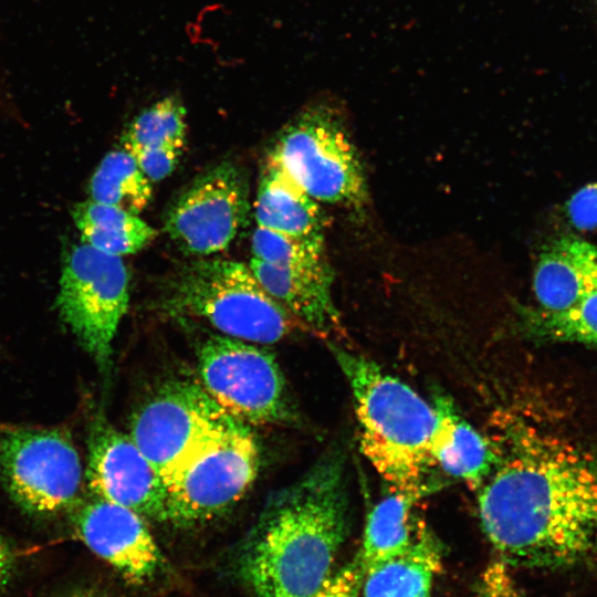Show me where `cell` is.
I'll return each instance as SVG.
<instances>
[{
    "label": "cell",
    "instance_id": "cell-26",
    "mask_svg": "<svg viewBox=\"0 0 597 597\" xmlns=\"http://www.w3.org/2000/svg\"><path fill=\"white\" fill-rule=\"evenodd\" d=\"M566 214L578 230L597 229V181L582 187L568 199Z\"/></svg>",
    "mask_w": 597,
    "mask_h": 597
},
{
    "label": "cell",
    "instance_id": "cell-16",
    "mask_svg": "<svg viewBox=\"0 0 597 597\" xmlns=\"http://www.w3.org/2000/svg\"><path fill=\"white\" fill-rule=\"evenodd\" d=\"M436 423L431 457L439 471L478 490L491 473L496 452L492 441L479 433L459 412L451 398L433 395Z\"/></svg>",
    "mask_w": 597,
    "mask_h": 597
},
{
    "label": "cell",
    "instance_id": "cell-13",
    "mask_svg": "<svg viewBox=\"0 0 597 597\" xmlns=\"http://www.w3.org/2000/svg\"><path fill=\"white\" fill-rule=\"evenodd\" d=\"M77 537L126 582L143 585L164 565V556L145 517L137 512L91 495L74 507Z\"/></svg>",
    "mask_w": 597,
    "mask_h": 597
},
{
    "label": "cell",
    "instance_id": "cell-23",
    "mask_svg": "<svg viewBox=\"0 0 597 597\" xmlns=\"http://www.w3.org/2000/svg\"><path fill=\"white\" fill-rule=\"evenodd\" d=\"M187 109L177 95H167L137 114L124 132L123 148L134 154L159 146L184 148Z\"/></svg>",
    "mask_w": 597,
    "mask_h": 597
},
{
    "label": "cell",
    "instance_id": "cell-3",
    "mask_svg": "<svg viewBox=\"0 0 597 597\" xmlns=\"http://www.w3.org/2000/svg\"><path fill=\"white\" fill-rule=\"evenodd\" d=\"M331 345L353 394L360 451L390 492L421 499L442 486L431 457L433 406L373 360Z\"/></svg>",
    "mask_w": 597,
    "mask_h": 597
},
{
    "label": "cell",
    "instance_id": "cell-10",
    "mask_svg": "<svg viewBox=\"0 0 597 597\" xmlns=\"http://www.w3.org/2000/svg\"><path fill=\"white\" fill-rule=\"evenodd\" d=\"M237 420L198 381L163 384L134 413L129 436L166 480L200 446Z\"/></svg>",
    "mask_w": 597,
    "mask_h": 597
},
{
    "label": "cell",
    "instance_id": "cell-25",
    "mask_svg": "<svg viewBox=\"0 0 597 597\" xmlns=\"http://www.w3.org/2000/svg\"><path fill=\"white\" fill-rule=\"evenodd\" d=\"M184 148L176 146H159L138 150L132 154L142 171L151 181H160L168 177L177 167Z\"/></svg>",
    "mask_w": 597,
    "mask_h": 597
},
{
    "label": "cell",
    "instance_id": "cell-14",
    "mask_svg": "<svg viewBox=\"0 0 597 597\" xmlns=\"http://www.w3.org/2000/svg\"><path fill=\"white\" fill-rule=\"evenodd\" d=\"M250 269L263 289L301 325L320 334L339 326L332 297L334 273L328 260L311 265H274L256 259Z\"/></svg>",
    "mask_w": 597,
    "mask_h": 597
},
{
    "label": "cell",
    "instance_id": "cell-17",
    "mask_svg": "<svg viewBox=\"0 0 597 597\" xmlns=\"http://www.w3.org/2000/svg\"><path fill=\"white\" fill-rule=\"evenodd\" d=\"M254 216L258 227L324 242L325 218L320 205L270 157L261 172Z\"/></svg>",
    "mask_w": 597,
    "mask_h": 597
},
{
    "label": "cell",
    "instance_id": "cell-18",
    "mask_svg": "<svg viewBox=\"0 0 597 597\" xmlns=\"http://www.w3.org/2000/svg\"><path fill=\"white\" fill-rule=\"evenodd\" d=\"M440 564L438 542L422 530L407 552L364 573L362 597H431Z\"/></svg>",
    "mask_w": 597,
    "mask_h": 597
},
{
    "label": "cell",
    "instance_id": "cell-1",
    "mask_svg": "<svg viewBox=\"0 0 597 597\" xmlns=\"http://www.w3.org/2000/svg\"><path fill=\"white\" fill-rule=\"evenodd\" d=\"M492 443L496 461L476 490L478 511L501 558L549 570L597 563V452L520 417Z\"/></svg>",
    "mask_w": 597,
    "mask_h": 597
},
{
    "label": "cell",
    "instance_id": "cell-9",
    "mask_svg": "<svg viewBox=\"0 0 597 597\" xmlns=\"http://www.w3.org/2000/svg\"><path fill=\"white\" fill-rule=\"evenodd\" d=\"M197 367L202 387L237 420L274 425L292 417L284 376L266 348L211 335L197 350Z\"/></svg>",
    "mask_w": 597,
    "mask_h": 597
},
{
    "label": "cell",
    "instance_id": "cell-22",
    "mask_svg": "<svg viewBox=\"0 0 597 597\" xmlns=\"http://www.w3.org/2000/svg\"><path fill=\"white\" fill-rule=\"evenodd\" d=\"M519 326L524 335L540 342L577 343L597 348V294L559 312L522 310Z\"/></svg>",
    "mask_w": 597,
    "mask_h": 597
},
{
    "label": "cell",
    "instance_id": "cell-27",
    "mask_svg": "<svg viewBox=\"0 0 597 597\" xmlns=\"http://www.w3.org/2000/svg\"><path fill=\"white\" fill-rule=\"evenodd\" d=\"M363 576L360 567L354 562L331 575L313 597H359Z\"/></svg>",
    "mask_w": 597,
    "mask_h": 597
},
{
    "label": "cell",
    "instance_id": "cell-6",
    "mask_svg": "<svg viewBox=\"0 0 597 597\" xmlns=\"http://www.w3.org/2000/svg\"><path fill=\"white\" fill-rule=\"evenodd\" d=\"M259 465L255 436L248 425L234 420L168 476L165 522L190 527L220 516L243 498Z\"/></svg>",
    "mask_w": 597,
    "mask_h": 597
},
{
    "label": "cell",
    "instance_id": "cell-12",
    "mask_svg": "<svg viewBox=\"0 0 597 597\" xmlns=\"http://www.w3.org/2000/svg\"><path fill=\"white\" fill-rule=\"evenodd\" d=\"M84 478L91 495L165 522V480L130 436L102 417L90 428Z\"/></svg>",
    "mask_w": 597,
    "mask_h": 597
},
{
    "label": "cell",
    "instance_id": "cell-11",
    "mask_svg": "<svg viewBox=\"0 0 597 597\" xmlns=\"http://www.w3.org/2000/svg\"><path fill=\"white\" fill-rule=\"evenodd\" d=\"M249 178L233 161H222L197 176L170 203L164 229L188 255L223 251L250 213Z\"/></svg>",
    "mask_w": 597,
    "mask_h": 597
},
{
    "label": "cell",
    "instance_id": "cell-21",
    "mask_svg": "<svg viewBox=\"0 0 597 597\" xmlns=\"http://www.w3.org/2000/svg\"><path fill=\"white\" fill-rule=\"evenodd\" d=\"M151 181L126 149L109 151L90 180V199L139 214L150 202Z\"/></svg>",
    "mask_w": 597,
    "mask_h": 597
},
{
    "label": "cell",
    "instance_id": "cell-7",
    "mask_svg": "<svg viewBox=\"0 0 597 597\" xmlns=\"http://www.w3.org/2000/svg\"><path fill=\"white\" fill-rule=\"evenodd\" d=\"M129 302V273L121 256L85 243L65 256L56 297L63 323L94 359L108 373L113 342Z\"/></svg>",
    "mask_w": 597,
    "mask_h": 597
},
{
    "label": "cell",
    "instance_id": "cell-5",
    "mask_svg": "<svg viewBox=\"0 0 597 597\" xmlns=\"http://www.w3.org/2000/svg\"><path fill=\"white\" fill-rule=\"evenodd\" d=\"M268 157L314 200L360 211L368 201L364 169L336 105L303 107L277 134Z\"/></svg>",
    "mask_w": 597,
    "mask_h": 597
},
{
    "label": "cell",
    "instance_id": "cell-2",
    "mask_svg": "<svg viewBox=\"0 0 597 597\" xmlns=\"http://www.w3.org/2000/svg\"><path fill=\"white\" fill-rule=\"evenodd\" d=\"M347 499L339 450L269 498L240 557L255 597H313L323 587L347 533Z\"/></svg>",
    "mask_w": 597,
    "mask_h": 597
},
{
    "label": "cell",
    "instance_id": "cell-15",
    "mask_svg": "<svg viewBox=\"0 0 597 597\" xmlns=\"http://www.w3.org/2000/svg\"><path fill=\"white\" fill-rule=\"evenodd\" d=\"M533 291L537 308L548 312L597 294V245L573 237L551 241L535 264Z\"/></svg>",
    "mask_w": 597,
    "mask_h": 597
},
{
    "label": "cell",
    "instance_id": "cell-19",
    "mask_svg": "<svg viewBox=\"0 0 597 597\" xmlns=\"http://www.w3.org/2000/svg\"><path fill=\"white\" fill-rule=\"evenodd\" d=\"M72 218L83 243L121 258L140 251L157 235L138 214L91 199L77 203Z\"/></svg>",
    "mask_w": 597,
    "mask_h": 597
},
{
    "label": "cell",
    "instance_id": "cell-28",
    "mask_svg": "<svg viewBox=\"0 0 597 597\" xmlns=\"http://www.w3.org/2000/svg\"><path fill=\"white\" fill-rule=\"evenodd\" d=\"M14 569V555L8 542L0 535V588L3 587Z\"/></svg>",
    "mask_w": 597,
    "mask_h": 597
},
{
    "label": "cell",
    "instance_id": "cell-29",
    "mask_svg": "<svg viewBox=\"0 0 597 597\" xmlns=\"http://www.w3.org/2000/svg\"><path fill=\"white\" fill-rule=\"evenodd\" d=\"M64 597H104V596L97 593H93V591H77V593L66 595Z\"/></svg>",
    "mask_w": 597,
    "mask_h": 597
},
{
    "label": "cell",
    "instance_id": "cell-20",
    "mask_svg": "<svg viewBox=\"0 0 597 597\" xmlns=\"http://www.w3.org/2000/svg\"><path fill=\"white\" fill-rule=\"evenodd\" d=\"M420 499L391 492L368 513L363 543L356 563L363 574L409 549L416 533L413 507Z\"/></svg>",
    "mask_w": 597,
    "mask_h": 597
},
{
    "label": "cell",
    "instance_id": "cell-4",
    "mask_svg": "<svg viewBox=\"0 0 597 597\" xmlns=\"http://www.w3.org/2000/svg\"><path fill=\"white\" fill-rule=\"evenodd\" d=\"M158 301L167 315L200 318L224 336L254 344H274L300 324L250 266L233 260L187 262L164 282Z\"/></svg>",
    "mask_w": 597,
    "mask_h": 597
},
{
    "label": "cell",
    "instance_id": "cell-8",
    "mask_svg": "<svg viewBox=\"0 0 597 597\" xmlns=\"http://www.w3.org/2000/svg\"><path fill=\"white\" fill-rule=\"evenodd\" d=\"M0 476L18 506L41 516L74 509L84 478L64 430L20 426L0 430Z\"/></svg>",
    "mask_w": 597,
    "mask_h": 597
},
{
    "label": "cell",
    "instance_id": "cell-24",
    "mask_svg": "<svg viewBox=\"0 0 597 597\" xmlns=\"http://www.w3.org/2000/svg\"><path fill=\"white\" fill-rule=\"evenodd\" d=\"M253 259L274 265H311L327 260L325 242L256 227L251 239Z\"/></svg>",
    "mask_w": 597,
    "mask_h": 597
}]
</instances>
